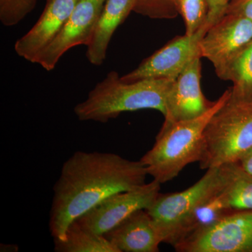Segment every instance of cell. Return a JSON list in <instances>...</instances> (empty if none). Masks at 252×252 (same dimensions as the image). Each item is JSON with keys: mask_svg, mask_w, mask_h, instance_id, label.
<instances>
[{"mask_svg": "<svg viewBox=\"0 0 252 252\" xmlns=\"http://www.w3.org/2000/svg\"><path fill=\"white\" fill-rule=\"evenodd\" d=\"M79 0H46L45 7L34 26L16 41L15 51L20 57L35 63L39 54L64 27Z\"/></svg>", "mask_w": 252, "mask_h": 252, "instance_id": "12", "label": "cell"}, {"mask_svg": "<svg viewBox=\"0 0 252 252\" xmlns=\"http://www.w3.org/2000/svg\"><path fill=\"white\" fill-rule=\"evenodd\" d=\"M38 0H0V21L3 26H16L31 13Z\"/></svg>", "mask_w": 252, "mask_h": 252, "instance_id": "20", "label": "cell"}, {"mask_svg": "<svg viewBox=\"0 0 252 252\" xmlns=\"http://www.w3.org/2000/svg\"><path fill=\"white\" fill-rule=\"evenodd\" d=\"M133 11L152 19H173L179 15L175 0H136Z\"/></svg>", "mask_w": 252, "mask_h": 252, "instance_id": "21", "label": "cell"}, {"mask_svg": "<svg viewBox=\"0 0 252 252\" xmlns=\"http://www.w3.org/2000/svg\"><path fill=\"white\" fill-rule=\"evenodd\" d=\"M230 97L228 89L203 115L176 123L166 130H160L153 147L140 159L148 175L162 185L178 177L189 164L200 161L205 127Z\"/></svg>", "mask_w": 252, "mask_h": 252, "instance_id": "3", "label": "cell"}, {"mask_svg": "<svg viewBox=\"0 0 252 252\" xmlns=\"http://www.w3.org/2000/svg\"><path fill=\"white\" fill-rule=\"evenodd\" d=\"M106 1L79 0L64 27L39 54L35 63L46 71H51L68 50L89 45Z\"/></svg>", "mask_w": 252, "mask_h": 252, "instance_id": "10", "label": "cell"}, {"mask_svg": "<svg viewBox=\"0 0 252 252\" xmlns=\"http://www.w3.org/2000/svg\"><path fill=\"white\" fill-rule=\"evenodd\" d=\"M176 8L185 23L187 35H192L206 24L208 0H175Z\"/></svg>", "mask_w": 252, "mask_h": 252, "instance_id": "19", "label": "cell"}, {"mask_svg": "<svg viewBox=\"0 0 252 252\" xmlns=\"http://www.w3.org/2000/svg\"><path fill=\"white\" fill-rule=\"evenodd\" d=\"M174 80L143 79L126 83L112 71L89 92L87 98L74 107L81 122L104 124L123 112L154 109L165 116L167 94Z\"/></svg>", "mask_w": 252, "mask_h": 252, "instance_id": "2", "label": "cell"}, {"mask_svg": "<svg viewBox=\"0 0 252 252\" xmlns=\"http://www.w3.org/2000/svg\"><path fill=\"white\" fill-rule=\"evenodd\" d=\"M221 80L233 84L230 100L252 102V41L232 60Z\"/></svg>", "mask_w": 252, "mask_h": 252, "instance_id": "15", "label": "cell"}, {"mask_svg": "<svg viewBox=\"0 0 252 252\" xmlns=\"http://www.w3.org/2000/svg\"><path fill=\"white\" fill-rule=\"evenodd\" d=\"M223 190L207 199L194 210L186 226L183 238L180 242L190 235L211 228L233 212L228 205Z\"/></svg>", "mask_w": 252, "mask_h": 252, "instance_id": "18", "label": "cell"}, {"mask_svg": "<svg viewBox=\"0 0 252 252\" xmlns=\"http://www.w3.org/2000/svg\"><path fill=\"white\" fill-rule=\"evenodd\" d=\"M136 0H107L96 25L86 58L95 66L105 61L109 43L116 30L133 11Z\"/></svg>", "mask_w": 252, "mask_h": 252, "instance_id": "14", "label": "cell"}, {"mask_svg": "<svg viewBox=\"0 0 252 252\" xmlns=\"http://www.w3.org/2000/svg\"><path fill=\"white\" fill-rule=\"evenodd\" d=\"M251 41V21L241 15L226 12L204 34L199 44L200 56L212 63L221 79L232 60Z\"/></svg>", "mask_w": 252, "mask_h": 252, "instance_id": "9", "label": "cell"}, {"mask_svg": "<svg viewBox=\"0 0 252 252\" xmlns=\"http://www.w3.org/2000/svg\"><path fill=\"white\" fill-rule=\"evenodd\" d=\"M209 13L207 22L210 26L220 21L226 13L229 0H208Z\"/></svg>", "mask_w": 252, "mask_h": 252, "instance_id": "22", "label": "cell"}, {"mask_svg": "<svg viewBox=\"0 0 252 252\" xmlns=\"http://www.w3.org/2000/svg\"><path fill=\"white\" fill-rule=\"evenodd\" d=\"M18 248L17 245H1V252H17Z\"/></svg>", "mask_w": 252, "mask_h": 252, "instance_id": "25", "label": "cell"}, {"mask_svg": "<svg viewBox=\"0 0 252 252\" xmlns=\"http://www.w3.org/2000/svg\"><path fill=\"white\" fill-rule=\"evenodd\" d=\"M210 27L207 23L192 35L176 36L132 72L121 77V80L126 83L149 79L175 80L193 60L201 58L199 44Z\"/></svg>", "mask_w": 252, "mask_h": 252, "instance_id": "8", "label": "cell"}, {"mask_svg": "<svg viewBox=\"0 0 252 252\" xmlns=\"http://www.w3.org/2000/svg\"><path fill=\"white\" fill-rule=\"evenodd\" d=\"M147 168L118 154L77 152L61 169L54 187L49 229L63 240L69 225L107 197L146 183Z\"/></svg>", "mask_w": 252, "mask_h": 252, "instance_id": "1", "label": "cell"}, {"mask_svg": "<svg viewBox=\"0 0 252 252\" xmlns=\"http://www.w3.org/2000/svg\"><path fill=\"white\" fill-rule=\"evenodd\" d=\"M225 179L221 167L207 169L191 187L170 193H159L146 209L161 236L162 243L175 247L183 238L194 210L205 200L223 190Z\"/></svg>", "mask_w": 252, "mask_h": 252, "instance_id": "5", "label": "cell"}, {"mask_svg": "<svg viewBox=\"0 0 252 252\" xmlns=\"http://www.w3.org/2000/svg\"><path fill=\"white\" fill-rule=\"evenodd\" d=\"M230 1V0H229V1Z\"/></svg>", "mask_w": 252, "mask_h": 252, "instance_id": "26", "label": "cell"}, {"mask_svg": "<svg viewBox=\"0 0 252 252\" xmlns=\"http://www.w3.org/2000/svg\"><path fill=\"white\" fill-rule=\"evenodd\" d=\"M103 236L119 252H158L162 243L160 233L145 209L134 212Z\"/></svg>", "mask_w": 252, "mask_h": 252, "instance_id": "13", "label": "cell"}, {"mask_svg": "<svg viewBox=\"0 0 252 252\" xmlns=\"http://www.w3.org/2000/svg\"><path fill=\"white\" fill-rule=\"evenodd\" d=\"M226 12L241 15L252 23V0H230Z\"/></svg>", "mask_w": 252, "mask_h": 252, "instance_id": "23", "label": "cell"}, {"mask_svg": "<svg viewBox=\"0 0 252 252\" xmlns=\"http://www.w3.org/2000/svg\"><path fill=\"white\" fill-rule=\"evenodd\" d=\"M237 162L245 172L252 176V149L243 156Z\"/></svg>", "mask_w": 252, "mask_h": 252, "instance_id": "24", "label": "cell"}, {"mask_svg": "<svg viewBox=\"0 0 252 252\" xmlns=\"http://www.w3.org/2000/svg\"><path fill=\"white\" fill-rule=\"evenodd\" d=\"M54 242L56 252H119L103 235L84 229L76 220L69 225L63 240Z\"/></svg>", "mask_w": 252, "mask_h": 252, "instance_id": "17", "label": "cell"}, {"mask_svg": "<svg viewBox=\"0 0 252 252\" xmlns=\"http://www.w3.org/2000/svg\"><path fill=\"white\" fill-rule=\"evenodd\" d=\"M180 252H252V210L233 211L174 247Z\"/></svg>", "mask_w": 252, "mask_h": 252, "instance_id": "6", "label": "cell"}, {"mask_svg": "<svg viewBox=\"0 0 252 252\" xmlns=\"http://www.w3.org/2000/svg\"><path fill=\"white\" fill-rule=\"evenodd\" d=\"M160 185L154 180L132 190L113 194L75 220L84 229L104 235L134 212L148 208L160 193Z\"/></svg>", "mask_w": 252, "mask_h": 252, "instance_id": "7", "label": "cell"}, {"mask_svg": "<svg viewBox=\"0 0 252 252\" xmlns=\"http://www.w3.org/2000/svg\"><path fill=\"white\" fill-rule=\"evenodd\" d=\"M252 149V102L228 99L204 132L202 170L238 162Z\"/></svg>", "mask_w": 252, "mask_h": 252, "instance_id": "4", "label": "cell"}, {"mask_svg": "<svg viewBox=\"0 0 252 252\" xmlns=\"http://www.w3.org/2000/svg\"><path fill=\"white\" fill-rule=\"evenodd\" d=\"M200 59L193 60L172 82L160 130H166L176 123L200 117L215 104L216 101L207 99L202 91Z\"/></svg>", "mask_w": 252, "mask_h": 252, "instance_id": "11", "label": "cell"}, {"mask_svg": "<svg viewBox=\"0 0 252 252\" xmlns=\"http://www.w3.org/2000/svg\"><path fill=\"white\" fill-rule=\"evenodd\" d=\"M225 179L223 193L233 211L252 210V176L238 162L220 166Z\"/></svg>", "mask_w": 252, "mask_h": 252, "instance_id": "16", "label": "cell"}]
</instances>
